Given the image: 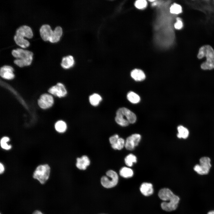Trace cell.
<instances>
[{
	"mask_svg": "<svg viewBox=\"0 0 214 214\" xmlns=\"http://www.w3.org/2000/svg\"><path fill=\"white\" fill-rule=\"evenodd\" d=\"M158 196L162 200L169 201L168 202H163L161 203V207L163 210L170 212L177 209L180 200V198L169 189L167 188L161 189L158 192Z\"/></svg>",
	"mask_w": 214,
	"mask_h": 214,
	"instance_id": "obj_1",
	"label": "cell"
},
{
	"mask_svg": "<svg viewBox=\"0 0 214 214\" xmlns=\"http://www.w3.org/2000/svg\"><path fill=\"white\" fill-rule=\"evenodd\" d=\"M11 54L16 58L13 60L14 64L19 67L28 66L32 63L33 53L31 51L17 48L12 50Z\"/></svg>",
	"mask_w": 214,
	"mask_h": 214,
	"instance_id": "obj_2",
	"label": "cell"
},
{
	"mask_svg": "<svg viewBox=\"0 0 214 214\" xmlns=\"http://www.w3.org/2000/svg\"><path fill=\"white\" fill-rule=\"evenodd\" d=\"M41 38L44 41H49L51 43H57L60 40L62 33V28L59 26H56L53 30L48 24L42 25L39 29Z\"/></svg>",
	"mask_w": 214,
	"mask_h": 214,
	"instance_id": "obj_3",
	"label": "cell"
},
{
	"mask_svg": "<svg viewBox=\"0 0 214 214\" xmlns=\"http://www.w3.org/2000/svg\"><path fill=\"white\" fill-rule=\"evenodd\" d=\"M33 36V32L31 28L28 26L23 25L17 29L13 39L17 45L24 48L29 47L30 43L27 40L24 39L23 37L31 38Z\"/></svg>",
	"mask_w": 214,
	"mask_h": 214,
	"instance_id": "obj_4",
	"label": "cell"
},
{
	"mask_svg": "<svg viewBox=\"0 0 214 214\" xmlns=\"http://www.w3.org/2000/svg\"><path fill=\"white\" fill-rule=\"evenodd\" d=\"M205 57L206 61L201 65L204 70H211L214 68V50L210 45H206L201 47L199 51L197 57L201 59Z\"/></svg>",
	"mask_w": 214,
	"mask_h": 214,
	"instance_id": "obj_5",
	"label": "cell"
},
{
	"mask_svg": "<svg viewBox=\"0 0 214 214\" xmlns=\"http://www.w3.org/2000/svg\"><path fill=\"white\" fill-rule=\"evenodd\" d=\"M136 120L135 114L126 108H120L116 112L115 121L121 126L126 127L129 124H133L136 122Z\"/></svg>",
	"mask_w": 214,
	"mask_h": 214,
	"instance_id": "obj_6",
	"label": "cell"
},
{
	"mask_svg": "<svg viewBox=\"0 0 214 214\" xmlns=\"http://www.w3.org/2000/svg\"><path fill=\"white\" fill-rule=\"evenodd\" d=\"M50 172V168L48 164L41 165L38 166L34 172L33 178L43 184L48 179Z\"/></svg>",
	"mask_w": 214,
	"mask_h": 214,
	"instance_id": "obj_7",
	"label": "cell"
},
{
	"mask_svg": "<svg viewBox=\"0 0 214 214\" xmlns=\"http://www.w3.org/2000/svg\"><path fill=\"white\" fill-rule=\"evenodd\" d=\"M106 175L102 177L101 179L102 185L107 188H111L115 186L118 181V176L117 173L111 170L106 172Z\"/></svg>",
	"mask_w": 214,
	"mask_h": 214,
	"instance_id": "obj_8",
	"label": "cell"
},
{
	"mask_svg": "<svg viewBox=\"0 0 214 214\" xmlns=\"http://www.w3.org/2000/svg\"><path fill=\"white\" fill-rule=\"evenodd\" d=\"M210 162L209 158L202 157L199 160V164H196L194 166V170L200 175L207 174L209 172L211 167Z\"/></svg>",
	"mask_w": 214,
	"mask_h": 214,
	"instance_id": "obj_9",
	"label": "cell"
},
{
	"mask_svg": "<svg viewBox=\"0 0 214 214\" xmlns=\"http://www.w3.org/2000/svg\"><path fill=\"white\" fill-rule=\"evenodd\" d=\"M54 103V99L53 95L48 93L42 95L37 100V104L42 109L45 110L52 106Z\"/></svg>",
	"mask_w": 214,
	"mask_h": 214,
	"instance_id": "obj_10",
	"label": "cell"
},
{
	"mask_svg": "<svg viewBox=\"0 0 214 214\" xmlns=\"http://www.w3.org/2000/svg\"><path fill=\"white\" fill-rule=\"evenodd\" d=\"M48 93L54 97L62 98L65 97L67 95V88L64 84L59 82L50 88L48 90Z\"/></svg>",
	"mask_w": 214,
	"mask_h": 214,
	"instance_id": "obj_11",
	"label": "cell"
},
{
	"mask_svg": "<svg viewBox=\"0 0 214 214\" xmlns=\"http://www.w3.org/2000/svg\"><path fill=\"white\" fill-rule=\"evenodd\" d=\"M14 70L11 66L4 65L0 68V76L1 78L6 80H11L15 78Z\"/></svg>",
	"mask_w": 214,
	"mask_h": 214,
	"instance_id": "obj_12",
	"label": "cell"
},
{
	"mask_svg": "<svg viewBox=\"0 0 214 214\" xmlns=\"http://www.w3.org/2000/svg\"><path fill=\"white\" fill-rule=\"evenodd\" d=\"M141 139V135L138 134H133L128 137L125 142V147L128 150H132L137 146Z\"/></svg>",
	"mask_w": 214,
	"mask_h": 214,
	"instance_id": "obj_13",
	"label": "cell"
},
{
	"mask_svg": "<svg viewBox=\"0 0 214 214\" xmlns=\"http://www.w3.org/2000/svg\"><path fill=\"white\" fill-rule=\"evenodd\" d=\"M74 64V58L73 56L70 55L62 58L60 65L63 69H68L72 67Z\"/></svg>",
	"mask_w": 214,
	"mask_h": 214,
	"instance_id": "obj_14",
	"label": "cell"
},
{
	"mask_svg": "<svg viewBox=\"0 0 214 214\" xmlns=\"http://www.w3.org/2000/svg\"><path fill=\"white\" fill-rule=\"evenodd\" d=\"M90 163V161L88 157L86 155H83L80 158H77L76 166L79 169H86Z\"/></svg>",
	"mask_w": 214,
	"mask_h": 214,
	"instance_id": "obj_15",
	"label": "cell"
},
{
	"mask_svg": "<svg viewBox=\"0 0 214 214\" xmlns=\"http://www.w3.org/2000/svg\"><path fill=\"white\" fill-rule=\"evenodd\" d=\"M140 191L145 196H150L153 192L152 185L150 183H143L140 187Z\"/></svg>",
	"mask_w": 214,
	"mask_h": 214,
	"instance_id": "obj_16",
	"label": "cell"
},
{
	"mask_svg": "<svg viewBox=\"0 0 214 214\" xmlns=\"http://www.w3.org/2000/svg\"><path fill=\"white\" fill-rule=\"evenodd\" d=\"M131 77L135 81H141L144 80L145 78V75L144 72L141 70L135 69L131 73Z\"/></svg>",
	"mask_w": 214,
	"mask_h": 214,
	"instance_id": "obj_17",
	"label": "cell"
},
{
	"mask_svg": "<svg viewBox=\"0 0 214 214\" xmlns=\"http://www.w3.org/2000/svg\"><path fill=\"white\" fill-rule=\"evenodd\" d=\"M102 100V97L97 93H94L89 97V103L92 105L94 106L99 105Z\"/></svg>",
	"mask_w": 214,
	"mask_h": 214,
	"instance_id": "obj_18",
	"label": "cell"
},
{
	"mask_svg": "<svg viewBox=\"0 0 214 214\" xmlns=\"http://www.w3.org/2000/svg\"><path fill=\"white\" fill-rule=\"evenodd\" d=\"M177 129L178 133L177 136L178 138L186 139L188 137L189 132L186 128L183 126L179 125L177 127Z\"/></svg>",
	"mask_w": 214,
	"mask_h": 214,
	"instance_id": "obj_19",
	"label": "cell"
},
{
	"mask_svg": "<svg viewBox=\"0 0 214 214\" xmlns=\"http://www.w3.org/2000/svg\"><path fill=\"white\" fill-rule=\"evenodd\" d=\"M54 127L55 130L59 133H64L66 130L67 125L66 122L62 120H59L55 123Z\"/></svg>",
	"mask_w": 214,
	"mask_h": 214,
	"instance_id": "obj_20",
	"label": "cell"
},
{
	"mask_svg": "<svg viewBox=\"0 0 214 214\" xmlns=\"http://www.w3.org/2000/svg\"><path fill=\"white\" fill-rule=\"evenodd\" d=\"M120 175L123 177L128 178L131 177L133 174V170L131 169L125 167L122 168L119 171Z\"/></svg>",
	"mask_w": 214,
	"mask_h": 214,
	"instance_id": "obj_21",
	"label": "cell"
},
{
	"mask_svg": "<svg viewBox=\"0 0 214 214\" xmlns=\"http://www.w3.org/2000/svg\"><path fill=\"white\" fill-rule=\"evenodd\" d=\"M127 98L128 100L133 103H137L140 101V97L135 93L130 91L129 92L127 95Z\"/></svg>",
	"mask_w": 214,
	"mask_h": 214,
	"instance_id": "obj_22",
	"label": "cell"
},
{
	"mask_svg": "<svg viewBox=\"0 0 214 214\" xmlns=\"http://www.w3.org/2000/svg\"><path fill=\"white\" fill-rule=\"evenodd\" d=\"M125 164L128 166H132L134 163L137 162L136 157L134 155L130 154L126 156L125 159Z\"/></svg>",
	"mask_w": 214,
	"mask_h": 214,
	"instance_id": "obj_23",
	"label": "cell"
},
{
	"mask_svg": "<svg viewBox=\"0 0 214 214\" xmlns=\"http://www.w3.org/2000/svg\"><path fill=\"white\" fill-rule=\"evenodd\" d=\"M125 142L124 140L119 138L117 142L114 144L111 145L112 147L115 150H121L125 146Z\"/></svg>",
	"mask_w": 214,
	"mask_h": 214,
	"instance_id": "obj_24",
	"label": "cell"
},
{
	"mask_svg": "<svg viewBox=\"0 0 214 214\" xmlns=\"http://www.w3.org/2000/svg\"><path fill=\"white\" fill-rule=\"evenodd\" d=\"M9 141L10 139L7 137L4 136L1 138L0 141V144L2 148L6 150H9L11 148V146L7 143Z\"/></svg>",
	"mask_w": 214,
	"mask_h": 214,
	"instance_id": "obj_25",
	"label": "cell"
},
{
	"mask_svg": "<svg viewBox=\"0 0 214 214\" xmlns=\"http://www.w3.org/2000/svg\"><path fill=\"white\" fill-rule=\"evenodd\" d=\"M182 7L180 5L177 4H174L170 8V12L173 14H178L181 12Z\"/></svg>",
	"mask_w": 214,
	"mask_h": 214,
	"instance_id": "obj_26",
	"label": "cell"
},
{
	"mask_svg": "<svg viewBox=\"0 0 214 214\" xmlns=\"http://www.w3.org/2000/svg\"><path fill=\"white\" fill-rule=\"evenodd\" d=\"M147 3L144 0H139L136 1L135 6L139 9H142L145 8L147 5Z\"/></svg>",
	"mask_w": 214,
	"mask_h": 214,
	"instance_id": "obj_27",
	"label": "cell"
},
{
	"mask_svg": "<svg viewBox=\"0 0 214 214\" xmlns=\"http://www.w3.org/2000/svg\"><path fill=\"white\" fill-rule=\"evenodd\" d=\"M177 22L174 25V27L177 29H180L183 26L182 23L181 21V19L179 18H177Z\"/></svg>",
	"mask_w": 214,
	"mask_h": 214,
	"instance_id": "obj_28",
	"label": "cell"
},
{
	"mask_svg": "<svg viewBox=\"0 0 214 214\" xmlns=\"http://www.w3.org/2000/svg\"><path fill=\"white\" fill-rule=\"evenodd\" d=\"M119 136L118 135L115 134L111 136L109 139V141L111 145L115 144L117 141Z\"/></svg>",
	"mask_w": 214,
	"mask_h": 214,
	"instance_id": "obj_29",
	"label": "cell"
},
{
	"mask_svg": "<svg viewBox=\"0 0 214 214\" xmlns=\"http://www.w3.org/2000/svg\"><path fill=\"white\" fill-rule=\"evenodd\" d=\"M0 173L1 174L4 171V168L3 164L1 163H0Z\"/></svg>",
	"mask_w": 214,
	"mask_h": 214,
	"instance_id": "obj_30",
	"label": "cell"
},
{
	"mask_svg": "<svg viewBox=\"0 0 214 214\" xmlns=\"http://www.w3.org/2000/svg\"><path fill=\"white\" fill-rule=\"evenodd\" d=\"M33 214H43L41 211H40L39 210H36L33 212Z\"/></svg>",
	"mask_w": 214,
	"mask_h": 214,
	"instance_id": "obj_31",
	"label": "cell"
},
{
	"mask_svg": "<svg viewBox=\"0 0 214 214\" xmlns=\"http://www.w3.org/2000/svg\"><path fill=\"white\" fill-rule=\"evenodd\" d=\"M207 214H214V210L209 212Z\"/></svg>",
	"mask_w": 214,
	"mask_h": 214,
	"instance_id": "obj_32",
	"label": "cell"
},
{
	"mask_svg": "<svg viewBox=\"0 0 214 214\" xmlns=\"http://www.w3.org/2000/svg\"><path fill=\"white\" fill-rule=\"evenodd\" d=\"M0 214H1V213H0Z\"/></svg>",
	"mask_w": 214,
	"mask_h": 214,
	"instance_id": "obj_33",
	"label": "cell"
}]
</instances>
